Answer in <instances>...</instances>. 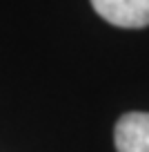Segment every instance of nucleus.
<instances>
[{
	"label": "nucleus",
	"instance_id": "1",
	"mask_svg": "<svg viewBox=\"0 0 149 152\" xmlns=\"http://www.w3.org/2000/svg\"><path fill=\"white\" fill-rule=\"evenodd\" d=\"M91 7L109 25L140 29L149 25V0H91Z\"/></svg>",
	"mask_w": 149,
	"mask_h": 152
},
{
	"label": "nucleus",
	"instance_id": "2",
	"mask_svg": "<svg viewBox=\"0 0 149 152\" xmlns=\"http://www.w3.org/2000/svg\"><path fill=\"white\" fill-rule=\"evenodd\" d=\"M118 152H149V112L122 114L114 130Z\"/></svg>",
	"mask_w": 149,
	"mask_h": 152
}]
</instances>
